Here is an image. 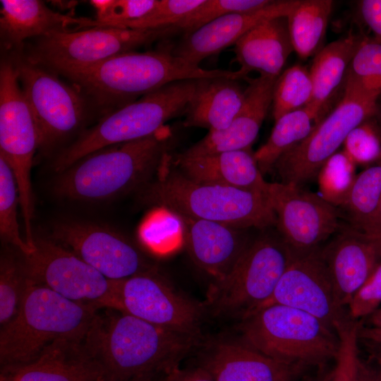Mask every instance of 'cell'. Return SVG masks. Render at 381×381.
Here are the masks:
<instances>
[{"instance_id":"5","label":"cell","mask_w":381,"mask_h":381,"mask_svg":"<svg viewBox=\"0 0 381 381\" xmlns=\"http://www.w3.org/2000/svg\"><path fill=\"white\" fill-rule=\"evenodd\" d=\"M30 278L16 315L1 327V368L29 363L56 340L87 335L98 314Z\"/></svg>"},{"instance_id":"17","label":"cell","mask_w":381,"mask_h":381,"mask_svg":"<svg viewBox=\"0 0 381 381\" xmlns=\"http://www.w3.org/2000/svg\"><path fill=\"white\" fill-rule=\"evenodd\" d=\"M320 249L301 254L292 253L273 294L256 310L274 304L289 306L315 316L336 332L337 327L349 316L336 301Z\"/></svg>"},{"instance_id":"9","label":"cell","mask_w":381,"mask_h":381,"mask_svg":"<svg viewBox=\"0 0 381 381\" xmlns=\"http://www.w3.org/2000/svg\"><path fill=\"white\" fill-rule=\"evenodd\" d=\"M344 87L335 108L274 165L282 183L302 186L319 175L351 131L377 114L381 93L366 90L347 77Z\"/></svg>"},{"instance_id":"14","label":"cell","mask_w":381,"mask_h":381,"mask_svg":"<svg viewBox=\"0 0 381 381\" xmlns=\"http://www.w3.org/2000/svg\"><path fill=\"white\" fill-rule=\"evenodd\" d=\"M267 198L276 217L274 226L294 253L319 248L339 229V214L334 204L302 186L270 183Z\"/></svg>"},{"instance_id":"37","label":"cell","mask_w":381,"mask_h":381,"mask_svg":"<svg viewBox=\"0 0 381 381\" xmlns=\"http://www.w3.org/2000/svg\"><path fill=\"white\" fill-rule=\"evenodd\" d=\"M375 115L352 130L344 143V152L354 164L376 163L381 159V126Z\"/></svg>"},{"instance_id":"16","label":"cell","mask_w":381,"mask_h":381,"mask_svg":"<svg viewBox=\"0 0 381 381\" xmlns=\"http://www.w3.org/2000/svg\"><path fill=\"white\" fill-rule=\"evenodd\" d=\"M118 282L119 312L178 332L199 334L202 306L177 292L156 269Z\"/></svg>"},{"instance_id":"18","label":"cell","mask_w":381,"mask_h":381,"mask_svg":"<svg viewBox=\"0 0 381 381\" xmlns=\"http://www.w3.org/2000/svg\"><path fill=\"white\" fill-rule=\"evenodd\" d=\"M1 373L11 381H111L87 336L56 340L33 361Z\"/></svg>"},{"instance_id":"22","label":"cell","mask_w":381,"mask_h":381,"mask_svg":"<svg viewBox=\"0 0 381 381\" xmlns=\"http://www.w3.org/2000/svg\"><path fill=\"white\" fill-rule=\"evenodd\" d=\"M320 251L336 301L344 308L379 262L377 245L366 234L349 227L337 234Z\"/></svg>"},{"instance_id":"40","label":"cell","mask_w":381,"mask_h":381,"mask_svg":"<svg viewBox=\"0 0 381 381\" xmlns=\"http://www.w3.org/2000/svg\"><path fill=\"white\" fill-rule=\"evenodd\" d=\"M204 0H158L145 16L123 25L128 29H158L171 27L200 6Z\"/></svg>"},{"instance_id":"27","label":"cell","mask_w":381,"mask_h":381,"mask_svg":"<svg viewBox=\"0 0 381 381\" xmlns=\"http://www.w3.org/2000/svg\"><path fill=\"white\" fill-rule=\"evenodd\" d=\"M239 81L226 77L198 79L183 115V126L209 131L227 127L244 102L245 90Z\"/></svg>"},{"instance_id":"32","label":"cell","mask_w":381,"mask_h":381,"mask_svg":"<svg viewBox=\"0 0 381 381\" xmlns=\"http://www.w3.org/2000/svg\"><path fill=\"white\" fill-rule=\"evenodd\" d=\"M313 96L309 70L296 64L281 73L276 80L272 95L274 121L283 115L307 107Z\"/></svg>"},{"instance_id":"49","label":"cell","mask_w":381,"mask_h":381,"mask_svg":"<svg viewBox=\"0 0 381 381\" xmlns=\"http://www.w3.org/2000/svg\"><path fill=\"white\" fill-rule=\"evenodd\" d=\"M152 375H145L132 379L129 381H152Z\"/></svg>"},{"instance_id":"36","label":"cell","mask_w":381,"mask_h":381,"mask_svg":"<svg viewBox=\"0 0 381 381\" xmlns=\"http://www.w3.org/2000/svg\"><path fill=\"white\" fill-rule=\"evenodd\" d=\"M346 77L366 90L381 93V43L363 37Z\"/></svg>"},{"instance_id":"48","label":"cell","mask_w":381,"mask_h":381,"mask_svg":"<svg viewBox=\"0 0 381 381\" xmlns=\"http://www.w3.org/2000/svg\"><path fill=\"white\" fill-rule=\"evenodd\" d=\"M380 234H381V202H380L379 214H378L377 230V233L373 236H377ZM373 236H370V237H373Z\"/></svg>"},{"instance_id":"31","label":"cell","mask_w":381,"mask_h":381,"mask_svg":"<svg viewBox=\"0 0 381 381\" xmlns=\"http://www.w3.org/2000/svg\"><path fill=\"white\" fill-rule=\"evenodd\" d=\"M274 121L267 140L254 152L262 174L274 168L278 160L306 139L318 123L306 107L287 113Z\"/></svg>"},{"instance_id":"51","label":"cell","mask_w":381,"mask_h":381,"mask_svg":"<svg viewBox=\"0 0 381 381\" xmlns=\"http://www.w3.org/2000/svg\"><path fill=\"white\" fill-rule=\"evenodd\" d=\"M332 377V372L327 373L321 381H330Z\"/></svg>"},{"instance_id":"45","label":"cell","mask_w":381,"mask_h":381,"mask_svg":"<svg viewBox=\"0 0 381 381\" xmlns=\"http://www.w3.org/2000/svg\"><path fill=\"white\" fill-rule=\"evenodd\" d=\"M359 338H363L373 344L381 346V328L374 327H360Z\"/></svg>"},{"instance_id":"12","label":"cell","mask_w":381,"mask_h":381,"mask_svg":"<svg viewBox=\"0 0 381 381\" xmlns=\"http://www.w3.org/2000/svg\"><path fill=\"white\" fill-rule=\"evenodd\" d=\"M22 255L34 282L73 302L120 311L118 280L107 278L52 239L35 237L33 251Z\"/></svg>"},{"instance_id":"52","label":"cell","mask_w":381,"mask_h":381,"mask_svg":"<svg viewBox=\"0 0 381 381\" xmlns=\"http://www.w3.org/2000/svg\"><path fill=\"white\" fill-rule=\"evenodd\" d=\"M379 378H380V381H381V368H380V375H379Z\"/></svg>"},{"instance_id":"33","label":"cell","mask_w":381,"mask_h":381,"mask_svg":"<svg viewBox=\"0 0 381 381\" xmlns=\"http://www.w3.org/2000/svg\"><path fill=\"white\" fill-rule=\"evenodd\" d=\"M18 189L13 171L0 155V234L2 240L23 255L33 250L20 232L18 221Z\"/></svg>"},{"instance_id":"35","label":"cell","mask_w":381,"mask_h":381,"mask_svg":"<svg viewBox=\"0 0 381 381\" xmlns=\"http://www.w3.org/2000/svg\"><path fill=\"white\" fill-rule=\"evenodd\" d=\"M271 2L270 0H204L200 6L171 27L172 33L183 32L184 35L229 13L255 11Z\"/></svg>"},{"instance_id":"25","label":"cell","mask_w":381,"mask_h":381,"mask_svg":"<svg viewBox=\"0 0 381 381\" xmlns=\"http://www.w3.org/2000/svg\"><path fill=\"white\" fill-rule=\"evenodd\" d=\"M0 30L8 48L32 37L99 27L96 20L61 14L38 0H1Z\"/></svg>"},{"instance_id":"8","label":"cell","mask_w":381,"mask_h":381,"mask_svg":"<svg viewBox=\"0 0 381 381\" xmlns=\"http://www.w3.org/2000/svg\"><path fill=\"white\" fill-rule=\"evenodd\" d=\"M291 258L279 234H261L250 241L225 277L213 281L206 304L217 313L242 320L270 298Z\"/></svg>"},{"instance_id":"29","label":"cell","mask_w":381,"mask_h":381,"mask_svg":"<svg viewBox=\"0 0 381 381\" xmlns=\"http://www.w3.org/2000/svg\"><path fill=\"white\" fill-rule=\"evenodd\" d=\"M334 2L299 1L286 16L294 52L302 59L315 56L323 47Z\"/></svg>"},{"instance_id":"24","label":"cell","mask_w":381,"mask_h":381,"mask_svg":"<svg viewBox=\"0 0 381 381\" xmlns=\"http://www.w3.org/2000/svg\"><path fill=\"white\" fill-rule=\"evenodd\" d=\"M171 162L181 173L198 183L267 195L270 183L263 178L250 148L200 157L179 153L171 155Z\"/></svg>"},{"instance_id":"3","label":"cell","mask_w":381,"mask_h":381,"mask_svg":"<svg viewBox=\"0 0 381 381\" xmlns=\"http://www.w3.org/2000/svg\"><path fill=\"white\" fill-rule=\"evenodd\" d=\"M171 143L166 125L148 137L100 149L59 174L54 190L61 198L86 202L138 191L156 174Z\"/></svg>"},{"instance_id":"13","label":"cell","mask_w":381,"mask_h":381,"mask_svg":"<svg viewBox=\"0 0 381 381\" xmlns=\"http://www.w3.org/2000/svg\"><path fill=\"white\" fill-rule=\"evenodd\" d=\"M12 60L40 130V148L49 150L83 126L92 107L75 87L61 80L56 73L25 57Z\"/></svg>"},{"instance_id":"47","label":"cell","mask_w":381,"mask_h":381,"mask_svg":"<svg viewBox=\"0 0 381 381\" xmlns=\"http://www.w3.org/2000/svg\"><path fill=\"white\" fill-rule=\"evenodd\" d=\"M370 238H371L375 242L379 252V255L381 257V234Z\"/></svg>"},{"instance_id":"43","label":"cell","mask_w":381,"mask_h":381,"mask_svg":"<svg viewBox=\"0 0 381 381\" xmlns=\"http://www.w3.org/2000/svg\"><path fill=\"white\" fill-rule=\"evenodd\" d=\"M160 381H216L201 367L191 369H181L178 366L164 373Z\"/></svg>"},{"instance_id":"41","label":"cell","mask_w":381,"mask_h":381,"mask_svg":"<svg viewBox=\"0 0 381 381\" xmlns=\"http://www.w3.org/2000/svg\"><path fill=\"white\" fill-rule=\"evenodd\" d=\"M380 304L381 262H379L349 302V316L353 320L368 317Z\"/></svg>"},{"instance_id":"2","label":"cell","mask_w":381,"mask_h":381,"mask_svg":"<svg viewBox=\"0 0 381 381\" xmlns=\"http://www.w3.org/2000/svg\"><path fill=\"white\" fill-rule=\"evenodd\" d=\"M98 315L87 341L111 381L164 373L199 343V334L161 327L116 310Z\"/></svg>"},{"instance_id":"46","label":"cell","mask_w":381,"mask_h":381,"mask_svg":"<svg viewBox=\"0 0 381 381\" xmlns=\"http://www.w3.org/2000/svg\"><path fill=\"white\" fill-rule=\"evenodd\" d=\"M368 322L370 327L381 328V308L368 316Z\"/></svg>"},{"instance_id":"11","label":"cell","mask_w":381,"mask_h":381,"mask_svg":"<svg viewBox=\"0 0 381 381\" xmlns=\"http://www.w3.org/2000/svg\"><path fill=\"white\" fill-rule=\"evenodd\" d=\"M171 35L170 27L128 29L94 27L36 38L24 56L56 73L83 68L149 44Z\"/></svg>"},{"instance_id":"6","label":"cell","mask_w":381,"mask_h":381,"mask_svg":"<svg viewBox=\"0 0 381 381\" xmlns=\"http://www.w3.org/2000/svg\"><path fill=\"white\" fill-rule=\"evenodd\" d=\"M198 79L169 83L110 113L61 151L52 168L60 174L100 149L148 137L184 115Z\"/></svg>"},{"instance_id":"1","label":"cell","mask_w":381,"mask_h":381,"mask_svg":"<svg viewBox=\"0 0 381 381\" xmlns=\"http://www.w3.org/2000/svg\"><path fill=\"white\" fill-rule=\"evenodd\" d=\"M56 74L70 80L92 107L111 108V111L172 82L214 77L238 80L246 78L239 69L207 70L190 64L173 54L170 44L156 50L124 53Z\"/></svg>"},{"instance_id":"42","label":"cell","mask_w":381,"mask_h":381,"mask_svg":"<svg viewBox=\"0 0 381 381\" xmlns=\"http://www.w3.org/2000/svg\"><path fill=\"white\" fill-rule=\"evenodd\" d=\"M363 22L373 34L375 41L381 43V0H362L357 3Z\"/></svg>"},{"instance_id":"4","label":"cell","mask_w":381,"mask_h":381,"mask_svg":"<svg viewBox=\"0 0 381 381\" xmlns=\"http://www.w3.org/2000/svg\"><path fill=\"white\" fill-rule=\"evenodd\" d=\"M138 192L143 203L171 214H180L243 229H267L276 224L267 195L194 181L174 166L170 153L152 180Z\"/></svg>"},{"instance_id":"34","label":"cell","mask_w":381,"mask_h":381,"mask_svg":"<svg viewBox=\"0 0 381 381\" xmlns=\"http://www.w3.org/2000/svg\"><path fill=\"white\" fill-rule=\"evenodd\" d=\"M30 277L21 254L17 258L6 252L0 262V324L8 323L18 313L28 286Z\"/></svg>"},{"instance_id":"19","label":"cell","mask_w":381,"mask_h":381,"mask_svg":"<svg viewBox=\"0 0 381 381\" xmlns=\"http://www.w3.org/2000/svg\"><path fill=\"white\" fill-rule=\"evenodd\" d=\"M171 215L180 224L191 259L214 281L231 271L251 241L243 229L180 214Z\"/></svg>"},{"instance_id":"30","label":"cell","mask_w":381,"mask_h":381,"mask_svg":"<svg viewBox=\"0 0 381 381\" xmlns=\"http://www.w3.org/2000/svg\"><path fill=\"white\" fill-rule=\"evenodd\" d=\"M381 202V159L355 176L341 203L353 227L368 236L377 233Z\"/></svg>"},{"instance_id":"39","label":"cell","mask_w":381,"mask_h":381,"mask_svg":"<svg viewBox=\"0 0 381 381\" xmlns=\"http://www.w3.org/2000/svg\"><path fill=\"white\" fill-rule=\"evenodd\" d=\"M158 0H92L99 26L122 28L127 23L147 15Z\"/></svg>"},{"instance_id":"23","label":"cell","mask_w":381,"mask_h":381,"mask_svg":"<svg viewBox=\"0 0 381 381\" xmlns=\"http://www.w3.org/2000/svg\"><path fill=\"white\" fill-rule=\"evenodd\" d=\"M200 367L216 381H293L305 368L276 361L233 341L216 343Z\"/></svg>"},{"instance_id":"38","label":"cell","mask_w":381,"mask_h":381,"mask_svg":"<svg viewBox=\"0 0 381 381\" xmlns=\"http://www.w3.org/2000/svg\"><path fill=\"white\" fill-rule=\"evenodd\" d=\"M361 326L360 322L351 318L337 326L339 349L330 381H354L360 361L358 341Z\"/></svg>"},{"instance_id":"44","label":"cell","mask_w":381,"mask_h":381,"mask_svg":"<svg viewBox=\"0 0 381 381\" xmlns=\"http://www.w3.org/2000/svg\"><path fill=\"white\" fill-rule=\"evenodd\" d=\"M354 381H380L379 375L360 359Z\"/></svg>"},{"instance_id":"26","label":"cell","mask_w":381,"mask_h":381,"mask_svg":"<svg viewBox=\"0 0 381 381\" xmlns=\"http://www.w3.org/2000/svg\"><path fill=\"white\" fill-rule=\"evenodd\" d=\"M294 52L286 16L265 20L244 34L234 44L240 70L248 75L277 78Z\"/></svg>"},{"instance_id":"28","label":"cell","mask_w":381,"mask_h":381,"mask_svg":"<svg viewBox=\"0 0 381 381\" xmlns=\"http://www.w3.org/2000/svg\"><path fill=\"white\" fill-rule=\"evenodd\" d=\"M363 37L350 32L323 47L315 56L309 69L313 96L306 107L318 123L324 109L342 83L344 84L351 61Z\"/></svg>"},{"instance_id":"10","label":"cell","mask_w":381,"mask_h":381,"mask_svg":"<svg viewBox=\"0 0 381 381\" xmlns=\"http://www.w3.org/2000/svg\"><path fill=\"white\" fill-rule=\"evenodd\" d=\"M40 144V130L13 60H4L0 68V155L11 167L16 180L25 239L30 247L34 246L35 238L31 169Z\"/></svg>"},{"instance_id":"21","label":"cell","mask_w":381,"mask_h":381,"mask_svg":"<svg viewBox=\"0 0 381 381\" xmlns=\"http://www.w3.org/2000/svg\"><path fill=\"white\" fill-rule=\"evenodd\" d=\"M277 78L260 75L248 78L244 102L229 125L224 129L210 131L181 154L200 157L250 149L272 105Z\"/></svg>"},{"instance_id":"20","label":"cell","mask_w":381,"mask_h":381,"mask_svg":"<svg viewBox=\"0 0 381 381\" xmlns=\"http://www.w3.org/2000/svg\"><path fill=\"white\" fill-rule=\"evenodd\" d=\"M298 0L272 1L252 11L225 15L193 32L184 35L172 46V53L190 64L199 66L205 59L217 54L235 43L259 23L274 17L287 16Z\"/></svg>"},{"instance_id":"7","label":"cell","mask_w":381,"mask_h":381,"mask_svg":"<svg viewBox=\"0 0 381 381\" xmlns=\"http://www.w3.org/2000/svg\"><path fill=\"white\" fill-rule=\"evenodd\" d=\"M242 343L276 361L303 366L335 358L339 338L315 316L284 305L248 315L241 325Z\"/></svg>"},{"instance_id":"15","label":"cell","mask_w":381,"mask_h":381,"mask_svg":"<svg viewBox=\"0 0 381 381\" xmlns=\"http://www.w3.org/2000/svg\"><path fill=\"white\" fill-rule=\"evenodd\" d=\"M51 239L111 280L155 269L125 236L94 223L59 221L53 225Z\"/></svg>"},{"instance_id":"50","label":"cell","mask_w":381,"mask_h":381,"mask_svg":"<svg viewBox=\"0 0 381 381\" xmlns=\"http://www.w3.org/2000/svg\"><path fill=\"white\" fill-rule=\"evenodd\" d=\"M0 381H11L8 377L4 373H1Z\"/></svg>"}]
</instances>
